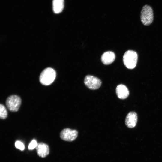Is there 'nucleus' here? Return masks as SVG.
I'll use <instances>...</instances> for the list:
<instances>
[{"instance_id": "1", "label": "nucleus", "mask_w": 162, "mask_h": 162, "mask_svg": "<svg viewBox=\"0 0 162 162\" xmlns=\"http://www.w3.org/2000/svg\"><path fill=\"white\" fill-rule=\"evenodd\" d=\"M56 76V73L55 70L52 68H48L41 73L39 77V81L43 85H49L54 81Z\"/></svg>"}, {"instance_id": "2", "label": "nucleus", "mask_w": 162, "mask_h": 162, "mask_svg": "<svg viewBox=\"0 0 162 162\" xmlns=\"http://www.w3.org/2000/svg\"><path fill=\"white\" fill-rule=\"evenodd\" d=\"M138 59L137 53L133 50H129L124 53L123 60L126 67L129 69H133L136 66Z\"/></svg>"}, {"instance_id": "3", "label": "nucleus", "mask_w": 162, "mask_h": 162, "mask_svg": "<svg viewBox=\"0 0 162 162\" xmlns=\"http://www.w3.org/2000/svg\"><path fill=\"white\" fill-rule=\"evenodd\" d=\"M140 19L142 24L145 26H148L152 22L154 13L150 6L146 4L143 7L141 12Z\"/></svg>"}, {"instance_id": "4", "label": "nucleus", "mask_w": 162, "mask_h": 162, "mask_svg": "<svg viewBox=\"0 0 162 162\" xmlns=\"http://www.w3.org/2000/svg\"><path fill=\"white\" fill-rule=\"evenodd\" d=\"M21 100L20 97L16 95H12L9 96L6 101V106L10 111H17L20 106Z\"/></svg>"}, {"instance_id": "5", "label": "nucleus", "mask_w": 162, "mask_h": 162, "mask_svg": "<svg viewBox=\"0 0 162 162\" xmlns=\"http://www.w3.org/2000/svg\"><path fill=\"white\" fill-rule=\"evenodd\" d=\"M84 83L89 89L95 90L98 89L100 87L101 82L97 77L88 75L86 76L84 78Z\"/></svg>"}, {"instance_id": "6", "label": "nucleus", "mask_w": 162, "mask_h": 162, "mask_svg": "<svg viewBox=\"0 0 162 162\" xmlns=\"http://www.w3.org/2000/svg\"><path fill=\"white\" fill-rule=\"evenodd\" d=\"M78 131L76 130L66 128L62 130L60 137L63 140L69 142L74 140L77 137Z\"/></svg>"}, {"instance_id": "7", "label": "nucleus", "mask_w": 162, "mask_h": 162, "mask_svg": "<svg viewBox=\"0 0 162 162\" xmlns=\"http://www.w3.org/2000/svg\"><path fill=\"white\" fill-rule=\"evenodd\" d=\"M137 121V116L134 112H131L126 116L125 123L126 126L130 128H133L136 125Z\"/></svg>"}, {"instance_id": "8", "label": "nucleus", "mask_w": 162, "mask_h": 162, "mask_svg": "<svg viewBox=\"0 0 162 162\" xmlns=\"http://www.w3.org/2000/svg\"><path fill=\"white\" fill-rule=\"evenodd\" d=\"M36 148L38 155L40 157H45L47 156L49 153V146L44 143L40 142L38 143Z\"/></svg>"}, {"instance_id": "9", "label": "nucleus", "mask_w": 162, "mask_h": 162, "mask_svg": "<svg viewBox=\"0 0 162 162\" xmlns=\"http://www.w3.org/2000/svg\"><path fill=\"white\" fill-rule=\"evenodd\" d=\"M116 92L118 97L121 99H125L129 94V91L127 87L123 84L117 86L116 88Z\"/></svg>"}, {"instance_id": "10", "label": "nucleus", "mask_w": 162, "mask_h": 162, "mask_svg": "<svg viewBox=\"0 0 162 162\" xmlns=\"http://www.w3.org/2000/svg\"><path fill=\"white\" fill-rule=\"evenodd\" d=\"M115 53L110 51L104 52L102 55L101 60L105 65H109L112 63L115 58Z\"/></svg>"}, {"instance_id": "11", "label": "nucleus", "mask_w": 162, "mask_h": 162, "mask_svg": "<svg viewBox=\"0 0 162 162\" xmlns=\"http://www.w3.org/2000/svg\"><path fill=\"white\" fill-rule=\"evenodd\" d=\"M53 11L56 14H59L63 10L64 7V0H53Z\"/></svg>"}, {"instance_id": "12", "label": "nucleus", "mask_w": 162, "mask_h": 162, "mask_svg": "<svg viewBox=\"0 0 162 162\" xmlns=\"http://www.w3.org/2000/svg\"><path fill=\"white\" fill-rule=\"evenodd\" d=\"M8 116V112L5 106L2 104L0 105V118L1 119H5Z\"/></svg>"}, {"instance_id": "13", "label": "nucleus", "mask_w": 162, "mask_h": 162, "mask_svg": "<svg viewBox=\"0 0 162 162\" xmlns=\"http://www.w3.org/2000/svg\"><path fill=\"white\" fill-rule=\"evenodd\" d=\"M15 147L16 148L21 150H23L24 149V145L21 141H16L15 142Z\"/></svg>"}, {"instance_id": "14", "label": "nucleus", "mask_w": 162, "mask_h": 162, "mask_svg": "<svg viewBox=\"0 0 162 162\" xmlns=\"http://www.w3.org/2000/svg\"><path fill=\"white\" fill-rule=\"evenodd\" d=\"M38 144L36 141L34 139L32 140L29 143L28 148L30 150H32L36 147Z\"/></svg>"}]
</instances>
